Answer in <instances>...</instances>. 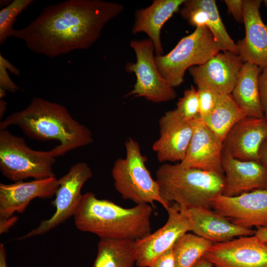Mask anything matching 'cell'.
<instances>
[{
  "label": "cell",
  "mask_w": 267,
  "mask_h": 267,
  "mask_svg": "<svg viewBox=\"0 0 267 267\" xmlns=\"http://www.w3.org/2000/svg\"><path fill=\"white\" fill-rule=\"evenodd\" d=\"M124 8L102 0H64L46 6L28 25L14 29L12 37L23 41L31 51L54 58L89 48Z\"/></svg>",
  "instance_id": "cell-1"
},
{
  "label": "cell",
  "mask_w": 267,
  "mask_h": 267,
  "mask_svg": "<svg viewBox=\"0 0 267 267\" xmlns=\"http://www.w3.org/2000/svg\"><path fill=\"white\" fill-rule=\"evenodd\" d=\"M11 126L18 127L30 138L58 141L52 149L56 157L93 141L90 130L75 120L65 106L40 97H34L25 108L0 121V130Z\"/></svg>",
  "instance_id": "cell-2"
},
{
  "label": "cell",
  "mask_w": 267,
  "mask_h": 267,
  "mask_svg": "<svg viewBox=\"0 0 267 267\" xmlns=\"http://www.w3.org/2000/svg\"><path fill=\"white\" fill-rule=\"evenodd\" d=\"M152 211L149 204L125 208L88 192L83 194L73 217L80 231L95 234L100 238L136 241L151 233Z\"/></svg>",
  "instance_id": "cell-3"
},
{
  "label": "cell",
  "mask_w": 267,
  "mask_h": 267,
  "mask_svg": "<svg viewBox=\"0 0 267 267\" xmlns=\"http://www.w3.org/2000/svg\"><path fill=\"white\" fill-rule=\"evenodd\" d=\"M156 178L164 202L187 210L210 209L213 200L222 194L224 188V175L184 167L179 163L161 165Z\"/></svg>",
  "instance_id": "cell-4"
},
{
  "label": "cell",
  "mask_w": 267,
  "mask_h": 267,
  "mask_svg": "<svg viewBox=\"0 0 267 267\" xmlns=\"http://www.w3.org/2000/svg\"><path fill=\"white\" fill-rule=\"evenodd\" d=\"M126 155L114 163L111 174L117 191L126 200L136 205L159 203L167 210L169 206L162 199L158 184L146 167V157L138 143L129 137L125 141Z\"/></svg>",
  "instance_id": "cell-5"
},
{
  "label": "cell",
  "mask_w": 267,
  "mask_h": 267,
  "mask_svg": "<svg viewBox=\"0 0 267 267\" xmlns=\"http://www.w3.org/2000/svg\"><path fill=\"white\" fill-rule=\"evenodd\" d=\"M56 158L52 149L33 150L23 138L12 134L7 129L0 130V170L11 181L55 177L52 166Z\"/></svg>",
  "instance_id": "cell-6"
},
{
  "label": "cell",
  "mask_w": 267,
  "mask_h": 267,
  "mask_svg": "<svg viewBox=\"0 0 267 267\" xmlns=\"http://www.w3.org/2000/svg\"><path fill=\"white\" fill-rule=\"evenodd\" d=\"M220 51L213 35L204 26L182 38L167 54L155 55V60L162 77L174 88L183 82L188 69L204 64Z\"/></svg>",
  "instance_id": "cell-7"
},
{
  "label": "cell",
  "mask_w": 267,
  "mask_h": 267,
  "mask_svg": "<svg viewBox=\"0 0 267 267\" xmlns=\"http://www.w3.org/2000/svg\"><path fill=\"white\" fill-rule=\"evenodd\" d=\"M136 55L135 63H128L126 70L134 73L136 82L133 89L126 95L143 97L147 100L160 103L174 99L177 92L162 77L157 66L155 47L148 39L133 40L130 44Z\"/></svg>",
  "instance_id": "cell-8"
},
{
  "label": "cell",
  "mask_w": 267,
  "mask_h": 267,
  "mask_svg": "<svg viewBox=\"0 0 267 267\" xmlns=\"http://www.w3.org/2000/svg\"><path fill=\"white\" fill-rule=\"evenodd\" d=\"M92 177L90 168L85 162H78L58 178L59 186L52 204L55 208L53 215L43 220L38 226L18 239L45 233L65 222L76 213L83 197L81 190L85 182Z\"/></svg>",
  "instance_id": "cell-9"
},
{
  "label": "cell",
  "mask_w": 267,
  "mask_h": 267,
  "mask_svg": "<svg viewBox=\"0 0 267 267\" xmlns=\"http://www.w3.org/2000/svg\"><path fill=\"white\" fill-rule=\"evenodd\" d=\"M168 218L166 223L146 237L136 241L138 267H148L161 255L172 248L182 235L191 231L192 222L188 210L176 203L166 210Z\"/></svg>",
  "instance_id": "cell-10"
},
{
  "label": "cell",
  "mask_w": 267,
  "mask_h": 267,
  "mask_svg": "<svg viewBox=\"0 0 267 267\" xmlns=\"http://www.w3.org/2000/svg\"><path fill=\"white\" fill-rule=\"evenodd\" d=\"M203 258L213 267H267V242L254 235L215 243Z\"/></svg>",
  "instance_id": "cell-11"
},
{
  "label": "cell",
  "mask_w": 267,
  "mask_h": 267,
  "mask_svg": "<svg viewBox=\"0 0 267 267\" xmlns=\"http://www.w3.org/2000/svg\"><path fill=\"white\" fill-rule=\"evenodd\" d=\"M214 211L244 228L267 226V189L228 197L220 195L212 201Z\"/></svg>",
  "instance_id": "cell-12"
},
{
  "label": "cell",
  "mask_w": 267,
  "mask_h": 267,
  "mask_svg": "<svg viewBox=\"0 0 267 267\" xmlns=\"http://www.w3.org/2000/svg\"><path fill=\"white\" fill-rule=\"evenodd\" d=\"M244 64L238 54L220 51L204 64L191 67L189 72L197 88L231 94Z\"/></svg>",
  "instance_id": "cell-13"
},
{
  "label": "cell",
  "mask_w": 267,
  "mask_h": 267,
  "mask_svg": "<svg viewBox=\"0 0 267 267\" xmlns=\"http://www.w3.org/2000/svg\"><path fill=\"white\" fill-rule=\"evenodd\" d=\"M159 125L160 136L152 145L158 161L180 162L193 134V121L185 120L174 109L166 112L160 118Z\"/></svg>",
  "instance_id": "cell-14"
},
{
  "label": "cell",
  "mask_w": 267,
  "mask_h": 267,
  "mask_svg": "<svg viewBox=\"0 0 267 267\" xmlns=\"http://www.w3.org/2000/svg\"><path fill=\"white\" fill-rule=\"evenodd\" d=\"M193 134L183 159V167L224 175L222 166L223 142L199 117L193 121Z\"/></svg>",
  "instance_id": "cell-15"
},
{
  "label": "cell",
  "mask_w": 267,
  "mask_h": 267,
  "mask_svg": "<svg viewBox=\"0 0 267 267\" xmlns=\"http://www.w3.org/2000/svg\"><path fill=\"white\" fill-rule=\"evenodd\" d=\"M222 166L225 174L222 195L233 197L266 189L267 168L260 161L237 159L223 147Z\"/></svg>",
  "instance_id": "cell-16"
},
{
  "label": "cell",
  "mask_w": 267,
  "mask_h": 267,
  "mask_svg": "<svg viewBox=\"0 0 267 267\" xmlns=\"http://www.w3.org/2000/svg\"><path fill=\"white\" fill-rule=\"evenodd\" d=\"M58 186V178L55 177L12 184L0 183V220L12 217L15 212L22 213L35 198H51Z\"/></svg>",
  "instance_id": "cell-17"
},
{
  "label": "cell",
  "mask_w": 267,
  "mask_h": 267,
  "mask_svg": "<svg viewBox=\"0 0 267 267\" xmlns=\"http://www.w3.org/2000/svg\"><path fill=\"white\" fill-rule=\"evenodd\" d=\"M243 1V22L245 36L237 45L238 55L243 61L263 69L267 66V25L260 12L261 0Z\"/></svg>",
  "instance_id": "cell-18"
},
{
  "label": "cell",
  "mask_w": 267,
  "mask_h": 267,
  "mask_svg": "<svg viewBox=\"0 0 267 267\" xmlns=\"http://www.w3.org/2000/svg\"><path fill=\"white\" fill-rule=\"evenodd\" d=\"M267 138V122L265 119L246 116L228 132L223 147L237 159L259 161V150Z\"/></svg>",
  "instance_id": "cell-19"
},
{
  "label": "cell",
  "mask_w": 267,
  "mask_h": 267,
  "mask_svg": "<svg viewBox=\"0 0 267 267\" xmlns=\"http://www.w3.org/2000/svg\"><path fill=\"white\" fill-rule=\"evenodd\" d=\"M188 212L192 222L191 231L213 243L255 233V230L237 225L210 209L196 208Z\"/></svg>",
  "instance_id": "cell-20"
},
{
  "label": "cell",
  "mask_w": 267,
  "mask_h": 267,
  "mask_svg": "<svg viewBox=\"0 0 267 267\" xmlns=\"http://www.w3.org/2000/svg\"><path fill=\"white\" fill-rule=\"evenodd\" d=\"M185 0H154L145 8L136 10L132 33H146L153 42L156 56L163 55L161 31L164 24Z\"/></svg>",
  "instance_id": "cell-21"
},
{
  "label": "cell",
  "mask_w": 267,
  "mask_h": 267,
  "mask_svg": "<svg viewBox=\"0 0 267 267\" xmlns=\"http://www.w3.org/2000/svg\"><path fill=\"white\" fill-rule=\"evenodd\" d=\"M262 69L253 64L244 63L231 93L246 116L264 118L260 102L258 77Z\"/></svg>",
  "instance_id": "cell-22"
},
{
  "label": "cell",
  "mask_w": 267,
  "mask_h": 267,
  "mask_svg": "<svg viewBox=\"0 0 267 267\" xmlns=\"http://www.w3.org/2000/svg\"><path fill=\"white\" fill-rule=\"evenodd\" d=\"M136 256V241L100 238L92 267H133Z\"/></svg>",
  "instance_id": "cell-23"
},
{
  "label": "cell",
  "mask_w": 267,
  "mask_h": 267,
  "mask_svg": "<svg viewBox=\"0 0 267 267\" xmlns=\"http://www.w3.org/2000/svg\"><path fill=\"white\" fill-rule=\"evenodd\" d=\"M245 117L246 115L231 94L218 93L213 110L205 118L200 119L223 142L232 127Z\"/></svg>",
  "instance_id": "cell-24"
},
{
  "label": "cell",
  "mask_w": 267,
  "mask_h": 267,
  "mask_svg": "<svg viewBox=\"0 0 267 267\" xmlns=\"http://www.w3.org/2000/svg\"><path fill=\"white\" fill-rule=\"evenodd\" d=\"M184 7L201 8L208 14L207 27L213 35L221 51H229L238 54L237 44L229 36L220 17L214 0H185Z\"/></svg>",
  "instance_id": "cell-25"
},
{
  "label": "cell",
  "mask_w": 267,
  "mask_h": 267,
  "mask_svg": "<svg viewBox=\"0 0 267 267\" xmlns=\"http://www.w3.org/2000/svg\"><path fill=\"white\" fill-rule=\"evenodd\" d=\"M213 243L195 234L185 233L172 247L176 267H193L204 257Z\"/></svg>",
  "instance_id": "cell-26"
},
{
  "label": "cell",
  "mask_w": 267,
  "mask_h": 267,
  "mask_svg": "<svg viewBox=\"0 0 267 267\" xmlns=\"http://www.w3.org/2000/svg\"><path fill=\"white\" fill-rule=\"evenodd\" d=\"M34 0H14L0 10V44L12 36L13 25L18 16Z\"/></svg>",
  "instance_id": "cell-27"
},
{
  "label": "cell",
  "mask_w": 267,
  "mask_h": 267,
  "mask_svg": "<svg viewBox=\"0 0 267 267\" xmlns=\"http://www.w3.org/2000/svg\"><path fill=\"white\" fill-rule=\"evenodd\" d=\"M183 119L193 121L199 117V105L197 89L191 86L185 90L175 109Z\"/></svg>",
  "instance_id": "cell-28"
},
{
  "label": "cell",
  "mask_w": 267,
  "mask_h": 267,
  "mask_svg": "<svg viewBox=\"0 0 267 267\" xmlns=\"http://www.w3.org/2000/svg\"><path fill=\"white\" fill-rule=\"evenodd\" d=\"M199 105V117L203 119L214 109L217 99L218 93L203 87L197 89Z\"/></svg>",
  "instance_id": "cell-29"
},
{
  "label": "cell",
  "mask_w": 267,
  "mask_h": 267,
  "mask_svg": "<svg viewBox=\"0 0 267 267\" xmlns=\"http://www.w3.org/2000/svg\"><path fill=\"white\" fill-rule=\"evenodd\" d=\"M9 68L12 71H16L17 69L12 65L8 60L0 54V89L14 93L19 89L9 76L7 69Z\"/></svg>",
  "instance_id": "cell-30"
},
{
  "label": "cell",
  "mask_w": 267,
  "mask_h": 267,
  "mask_svg": "<svg viewBox=\"0 0 267 267\" xmlns=\"http://www.w3.org/2000/svg\"><path fill=\"white\" fill-rule=\"evenodd\" d=\"M258 88L260 100L264 112V118L267 122V66L262 69L259 76Z\"/></svg>",
  "instance_id": "cell-31"
},
{
  "label": "cell",
  "mask_w": 267,
  "mask_h": 267,
  "mask_svg": "<svg viewBox=\"0 0 267 267\" xmlns=\"http://www.w3.org/2000/svg\"><path fill=\"white\" fill-rule=\"evenodd\" d=\"M148 267H176L172 248L156 258Z\"/></svg>",
  "instance_id": "cell-32"
},
{
  "label": "cell",
  "mask_w": 267,
  "mask_h": 267,
  "mask_svg": "<svg viewBox=\"0 0 267 267\" xmlns=\"http://www.w3.org/2000/svg\"><path fill=\"white\" fill-rule=\"evenodd\" d=\"M228 11L238 22H243V1L241 0H225Z\"/></svg>",
  "instance_id": "cell-33"
},
{
  "label": "cell",
  "mask_w": 267,
  "mask_h": 267,
  "mask_svg": "<svg viewBox=\"0 0 267 267\" xmlns=\"http://www.w3.org/2000/svg\"><path fill=\"white\" fill-rule=\"evenodd\" d=\"M18 217L16 216H12L8 219L0 220V234L7 232L16 222Z\"/></svg>",
  "instance_id": "cell-34"
},
{
  "label": "cell",
  "mask_w": 267,
  "mask_h": 267,
  "mask_svg": "<svg viewBox=\"0 0 267 267\" xmlns=\"http://www.w3.org/2000/svg\"><path fill=\"white\" fill-rule=\"evenodd\" d=\"M259 161L267 168V138L264 140L260 147L259 153ZM266 189H267V180Z\"/></svg>",
  "instance_id": "cell-35"
},
{
  "label": "cell",
  "mask_w": 267,
  "mask_h": 267,
  "mask_svg": "<svg viewBox=\"0 0 267 267\" xmlns=\"http://www.w3.org/2000/svg\"><path fill=\"white\" fill-rule=\"evenodd\" d=\"M254 235L260 240L267 242V226L258 228Z\"/></svg>",
  "instance_id": "cell-36"
},
{
  "label": "cell",
  "mask_w": 267,
  "mask_h": 267,
  "mask_svg": "<svg viewBox=\"0 0 267 267\" xmlns=\"http://www.w3.org/2000/svg\"><path fill=\"white\" fill-rule=\"evenodd\" d=\"M0 267H8L6 261V252L3 244H0Z\"/></svg>",
  "instance_id": "cell-37"
},
{
  "label": "cell",
  "mask_w": 267,
  "mask_h": 267,
  "mask_svg": "<svg viewBox=\"0 0 267 267\" xmlns=\"http://www.w3.org/2000/svg\"><path fill=\"white\" fill-rule=\"evenodd\" d=\"M193 267H213V266L210 262L202 258Z\"/></svg>",
  "instance_id": "cell-38"
},
{
  "label": "cell",
  "mask_w": 267,
  "mask_h": 267,
  "mask_svg": "<svg viewBox=\"0 0 267 267\" xmlns=\"http://www.w3.org/2000/svg\"><path fill=\"white\" fill-rule=\"evenodd\" d=\"M0 119L1 118V117L3 116L4 113V112L6 110V102H5L4 101H3V100H1V99H0Z\"/></svg>",
  "instance_id": "cell-39"
},
{
  "label": "cell",
  "mask_w": 267,
  "mask_h": 267,
  "mask_svg": "<svg viewBox=\"0 0 267 267\" xmlns=\"http://www.w3.org/2000/svg\"><path fill=\"white\" fill-rule=\"evenodd\" d=\"M6 95V91L0 89V98H2Z\"/></svg>",
  "instance_id": "cell-40"
},
{
  "label": "cell",
  "mask_w": 267,
  "mask_h": 267,
  "mask_svg": "<svg viewBox=\"0 0 267 267\" xmlns=\"http://www.w3.org/2000/svg\"><path fill=\"white\" fill-rule=\"evenodd\" d=\"M264 4L267 6V0H264Z\"/></svg>",
  "instance_id": "cell-41"
}]
</instances>
